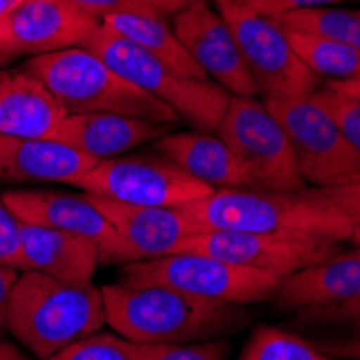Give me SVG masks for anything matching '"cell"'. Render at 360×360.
I'll use <instances>...</instances> for the list:
<instances>
[{"label":"cell","mask_w":360,"mask_h":360,"mask_svg":"<svg viewBox=\"0 0 360 360\" xmlns=\"http://www.w3.org/2000/svg\"><path fill=\"white\" fill-rule=\"evenodd\" d=\"M199 229L261 233L315 246L349 240V224L337 205L317 190H214L181 207Z\"/></svg>","instance_id":"1"},{"label":"cell","mask_w":360,"mask_h":360,"mask_svg":"<svg viewBox=\"0 0 360 360\" xmlns=\"http://www.w3.org/2000/svg\"><path fill=\"white\" fill-rule=\"evenodd\" d=\"M106 323L132 343L207 341L236 330L244 321L240 304L196 298L155 283L106 285Z\"/></svg>","instance_id":"2"},{"label":"cell","mask_w":360,"mask_h":360,"mask_svg":"<svg viewBox=\"0 0 360 360\" xmlns=\"http://www.w3.org/2000/svg\"><path fill=\"white\" fill-rule=\"evenodd\" d=\"M106 323L102 289L65 283L39 272H20L9 302L7 330L41 360L100 333Z\"/></svg>","instance_id":"3"},{"label":"cell","mask_w":360,"mask_h":360,"mask_svg":"<svg viewBox=\"0 0 360 360\" xmlns=\"http://www.w3.org/2000/svg\"><path fill=\"white\" fill-rule=\"evenodd\" d=\"M24 70L44 82L68 115L115 112L165 125L179 119L169 106L121 78L86 48L30 56Z\"/></svg>","instance_id":"4"},{"label":"cell","mask_w":360,"mask_h":360,"mask_svg":"<svg viewBox=\"0 0 360 360\" xmlns=\"http://www.w3.org/2000/svg\"><path fill=\"white\" fill-rule=\"evenodd\" d=\"M84 48L100 56L121 78L149 93L199 129H216L231 100V95L210 78L179 74L104 24L93 32Z\"/></svg>","instance_id":"5"},{"label":"cell","mask_w":360,"mask_h":360,"mask_svg":"<svg viewBox=\"0 0 360 360\" xmlns=\"http://www.w3.org/2000/svg\"><path fill=\"white\" fill-rule=\"evenodd\" d=\"M121 281L155 283L196 298L240 307L272 298L281 283L274 274L199 252H175L160 259L123 264Z\"/></svg>","instance_id":"6"},{"label":"cell","mask_w":360,"mask_h":360,"mask_svg":"<svg viewBox=\"0 0 360 360\" xmlns=\"http://www.w3.org/2000/svg\"><path fill=\"white\" fill-rule=\"evenodd\" d=\"M259 190L300 192L304 179L278 119L255 97H233L216 127Z\"/></svg>","instance_id":"7"},{"label":"cell","mask_w":360,"mask_h":360,"mask_svg":"<svg viewBox=\"0 0 360 360\" xmlns=\"http://www.w3.org/2000/svg\"><path fill=\"white\" fill-rule=\"evenodd\" d=\"M264 104L283 125L304 181L335 188L360 179V151L343 136L313 93L264 100Z\"/></svg>","instance_id":"8"},{"label":"cell","mask_w":360,"mask_h":360,"mask_svg":"<svg viewBox=\"0 0 360 360\" xmlns=\"http://www.w3.org/2000/svg\"><path fill=\"white\" fill-rule=\"evenodd\" d=\"M218 13L231 28L246 68L264 100H285L315 93V76L291 48L285 30L268 15L216 0Z\"/></svg>","instance_id":"9"},{"label":"cell","mask_w":360,"mask_h":360,"mask_svg":"<svg viewBox=\"0 0 360 360\" xmlns=\"http://www.w3.org/2000/svg\"><path fill=\"white\" fill-rule=\"evenodd\" d=\"M72 186L102 199L143 207H184L214 192L165 158L143 155L100 160Z\"/></svg>","instance_id":"10"},{"label":"cell","mask_w":360,"mask_h":360,"mask_svg":"<svg viewBox=\"0 0 360 360\" xmlns=\"http://www.w3.org/2000/svg\"><path fill=\"white\" fill-rule=\"evenodd\" d=\"M102 22L68 0H22L0 20V54L41 56L84 48Z\"/></svg>","instance_id":"11"},{"label":"cell","mask_w":360,"mask_h":360,"mask_svg":"<svg viewBox=\"0 0 360 360\" xmlns=\"http://www.w3.org/2000/svg\"><path fill=\"white\" fill-rule=\"evenodd\" d=\"M179 252L210 255L229 264L246 266L278 276L281 281L293 272L315 266L333 257L335 246H315L307 242H293L261 233L222 231V229H201L184 242Z\"/></svg>","instance_id":"12"},{"label":"cell","mask_w":360,"mask_h":360,"mask_svg":"<svg viewBox=\"0 0 360 360\" xmlns=\"http://www.w3.org/2000/svg\"><path fill=\"white\" fill-rule=\"evenodd\" d=\"M7 207L20 222L58 229L100 248L102 264H119V240L108 218L86 192L56 190H9L3 192Z\"/></svg>","instance_id":"13"},{"label":"cell","mask_w":360,"mask_h":360,"mask_svg":"<svg viewBox=\"0 0 360 360\" xmlns=\"http://www.w3.org/2000/svg\"><path fill=\"white\" fill-rule=\"evenodd\" d=\"M173 28L181 46L212 82L220 84L233 97L257 95V84L246 68L231 28L216 9L207 5V0L177 13L173 18Z\"/></svg>","instance_id":"14"},{"label":"cell","mask_w":360,"mask_h":360,"mask_svg":"<svg viewBox=\"0 0 360 360\" xmlns=\"http://www.w3.org/2000/svg\"><path fill=\"white\" fill-rule=\"evenodd\" d=\"M89 196L115 229L119 240V264L175 255L186 240L201 231L199 224L192 222L181 207H143L93 194Z\"/></svg>","instance_id":"15"},{"label":"cell","mask_w":360,"mask_h":360,"mask_svg":"<svg viewBox=\"0 0 360 360\" xmlns=\"http://www.w3.org/2000/svg\"><path fill=\"white\" fill-rule=\"evenodd\" d=\"M169 125L115 112L68 115L54 129L52 139L65 143L93 160L119 158L136 147L155 143L169 134Z\"/></svg>","instance_id":"16"},{"label":"cell","mask_w":360,"mask_h":360,"mask_svg":"<svg viewBox=\"0 0 360 360\" xmlns=\"http://www.w3.org/2000/svg\"><path fill=\"white\" fill-rule=\"evenodd\" d=\"M153 145L160 158L212 190H259L242 162L218 136L169 132Z\"/></svg>","instance_id":"17"},{"label":"cell","mask_w":360,"mask_h":360,"mask_svg":"<svg viewBox=\"0 0 360 360\" xmlns=\"http://www.w3.org/2000/svg\"><path fill=\"white\" fill-rule=\"evenodd\" d=\"M93 160L54 139L0 136V181L5 184H70L93 169Z\"/></svg>","instance_id":"18"},{"label":"cell","mask_w":360,"mask_h":360,"mask_svg":"<svg viewBox=\"0 0 360 360\" xmlns=\"http://www.w3.org/2000/svg\"><path fill=\"white\" fill-rule=\"evenodd\" d=\"M68 117L56 97L22 70H0V136L52 139Z\"/></svg>","instance_id":"19"},{"label":"cell","mask_w":360,"mask_h":360,"mask_svg":"<svg viewBox=\"0 0 360 360\" xmlns=\"http://www.w3.org/2000/svg\"><path fill=\"white\" fill-rule=\"evenodd\" d=\"M22 272L32 270L65 283H91L100 261V248L91 240L58 229L20 222Z\"/></svg>","instance_id":"20"},{"label":"cell","mask_w":360,"mask_h":360,"mask_svg":"<svg viewBox=\"0 0 360 360\" xmlns=\"http://www.w3.org/2000/svg\"><path fill=\"white\" fill-rule=\"evenodd\" d=\"M274 300L281 309H307L360 300V250L333 255L315 266L285 276Z\"/></svg>","instance_id":"21"},{"label":"cell","mask_w":360,"mask_h":360,"mask_svg":"<svg viewBox=\"0 0 360 360\" xmlns=\"http://www.w3.org/2000/svg\"><path fill=\"white\" fill-rule=\"evenodd\" d=\"M291 333L330 358L360 360V300L300 309Z\"/></svg>","instance_id":"22"},{"label":"cell","mask_w":360,"mask_h":360,"mask_svg":"<svg viewBox=\"0 0 360 360\" xmlns=\"http://www.w3.org/2000/svg\"><path fill=\"white\" fill-rule=\"evenodd\" d=\"M117 35L129 39L149 52L151 56L167 63L169 68L177 70L190 78H207L203 70L194 63L188 50L181 46L173 24L167 22L165 15L158 13H117L102 22Z\"/></svg>","instance_id":"23"},{"label":"cell","mask_w":360,"mask_h":360,"mask_svg":"<svg viewBox=\"0 0 360 360\" xmlns=\"http://www.w3.org/2000/svg\"><path fill=\"white\" fill-rule=\"evenodd\" d=\"M285 35L300 60L315 76L328 78V82L360 76V48L296 30H285Z\"/></svg>","instance_id":"24"},{"label":"cell","mask_w":360,"mask_h":360,"mask_svg":"<svg viewBox=\"0 0 360 360\" xmlns=\"http://www.w3.org/2000/svg\"><path fill=\"white\" fill-rule=\"evenodd\" d=\"M281 28L307 32V35L335 39L360 48V11L339 7H315L287 11L272 18Z\"/></svg>","instance_id":"25"},{"label":"cell","mask_w":360,"mask_h":360,"mask_svg":"<svg viewBox=\"0 0 360 360\" xmlns=\"http://www.w3.org/2000/svg\"><path fill=\"white\" fill-rule=\"evenodd\" d=\"M240 360H335L321 354L300 335L274 328V326H261L246 343Z\"/></svg>","instance_id":"26"},{"label":"cell","mask_w":360,"mask_h":360,"mask_svg":"<svg viewBox=\"0 0 360 360\" xmlns=\"http://www.w3.org/2000/svg\"><path fill=\"white\" fill-rule=\"evenodd\" d=\"M125 354L127 360H224L229 354V343L216 339L188 341V343L125 341Z\"/></svg>","instance_id":"27"},{"label":"cell","mask_w":360,"mask_h":360,"mask_svg":"<svg viewBox=\"0 0 360 360\" xmlns=\"http://www.w3.org/2000/svg\"><path fill=\"white\" fill-rule=\"evenodd\" d=\"M46 360H127L125 341L108 333H93Z\"/></svg>","instance_id":"28"},{"label":"cell","mask_w":360,"mask_h":360,"mask_svg":"<svg viewBox=\"0 0 360 360\" xmlns=\"http://www.w3.org/2000/svg\"><path fill=\"white\" fill-rule=\"evenodd\" d=\"M315 100L326 108L337 123V127L343 132V136L360 151V100L352 95L335 93L330 89L315 91Z\"/></svg>","instance_id":"29"},{"label":"cell","mask_w":360,"mask_h":360,"mask_svg":"<svg viewBox=\"0 0 360 360\" xmlns=\"http://www.w3.org/2000/svg\"><path fill=\"white\" fill-rule=\"evenodd\" d=\"M319 190L343 214V218L349 224V242H354L360 248V179L335 188H319Z\"/></svg>","instance_id":"30"},{"label":"cell","mask_w":360,"mask_h":360,"mask_svg":"<svg viewBox=\"0 0 360 360\" xmlns=\"http://www.w3.org/2000/svg\"><path fill=\"white\" fill-rule=\"evenodd\" d=\"M0 266L15 268L22 272L20 220L7 207L3 194H0Z\"/></svg>","instance_id":"31"},{"label":"cell","mask_w":360,"mask_h":360,"mask_svg":"<svg viewBox=\"0 0 360 360\" xmlns=\"http://www.w3.org/2000/svg\"><path fill=\"white\" fill-rule=\"evenodd\" d=\"M68 3L97 18L100 22L117 13H155V9L149 5V0H68Z\"/></svg>","instance_id":"32"},{"label":"cell","mask_w":360,"mask_h":360,"mask_svg":"<svg viewBox=\"0 0 360 360\" xmlns=\"http://www.w3.org/2000/svg\"><path fill=\"white\" fill-rule=\"evenodd\" d=\"M335 3H343V0H261V15H281L287 11H298V9H315V7H330Z\"/></svg>","instance_id":"33"},{"label":"cell","mask_w":360,"mask_h":360,"mask_svg":"<svg viewBox=\"0 0 360 360\" xmlns=\"http://www.w3.org/2000/svg\"><path fill=\"white\" fill-rule=\"evenodd\" d=\"M20 276V270L0 266V339L7 333L9 326V302H11V291Z\"/></svg>","instance_id":"34"},{"label":"cell","mask_w":360,"mask_h":360,"mask_svg":"<svg viewBox=\"0 0 360 360\" xmlns=\"http://www.w3.org/2000/svg\"><path fill=\"white\" fill-rule=\"evenodd\" d=\"M199 3H205V0H149V5L155 9V13L160 15H177L186 9H190L192 5H199Z\"/></svg>","instance_id":"35"},{"label":"cell","mask_w":360,"mask_h":360,"mask_svg":"<svg viewBox=\"0 0 360 360\" xmlns=\"http://www.w3.org/2000/svg\"><path fill=\"white\" fill-rule=\"evenodd\" d=\"M326 89H330L335 93H343V95H352L360 100V76L349 78V80H333V82H328Z\"/></svg>","instance_id":"36"},{"label":"cell","mask_w":360,"mask_h":360,"mask_svg":"<svg viewBox=\"0 0 360 360\" xmlns=\"http://www.w3.org/2000/svg\"><path fill=\"white\" fill-rule=\"evenodd\" d=\"M0 360H32V358L24 354L15 343L0 339Z\"/></svg>","instance_id":"37"},{"label":"cell","mask_w":360,"mask_h":360,"mask_svg":"<svg viewBox=\"0 0 360 360\" xmlns=\"http://www.w3.org/2000/svg\"><path fill=\"white\" fill-rule=\"evenodd\" d=\"M226 3L238 5V7L248 9V11H255V13H259V9H261V0H226Z\"/></svg>","instance_id":"38"},{"label":"cell","mask_w":360,"mask_h":360,"mask_svg":"<svg viewBox=\"0 0 360 360\" xmlns=\"http://www.w3.org/2000/svg\"><path fill=\"white\" fill-rule=\"evenodd\" d=\"M20 3L22 0H0V20H3L5 15H9Z\"/></svg>","instance_id":"39"},{"label":"cell","mask_w":360,"mask_h":360,"mask_svg":"<svg viewBox=\"0 0 360 360\" xmlns=\"http://www.w3.org/2000/svg\"><path fill=\"white\" fill-rule=\"evenodd\" d=\"M11 60V56H5V54H0V70H5V65Z\"/></svg>","instance_id":"40"}]
</instances>
